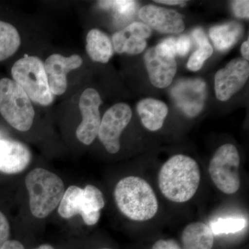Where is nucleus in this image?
I'll return each mask as SVG.
<instances>
[{
	"label": "nucleus",
	"mask_w": 249,
	"mask_h": 249,
	"mask_svg": "<svg viewBox=\"0 0 249 249\" xmlns=\"http://www.w3.org/2000/svg\"><path fill=\"white\" fill-rule=\"evenodd\" d=\"M160 191L175 203H184L194 196L201 181L196 160L186 155L173 156L162 165L158 177Z\"/></svg>",
	"instance_id": "obj_1"
},
{
	"label": "nucleus",
	"mask_w": 249,
	"mask_h": 249,
	"mask_svg": "<svg viewBox=\"0 0 249 249\" xmlns=\"http://www.w3.org/2000/svg\"><path fill=\"white\" fill-rule=\"evenodd\" d=\"M118 209L136 222L152 219L158 212L159 203L151 186L143 178L129 176L117 183L114 192Z\"/></svg>",
	"instance_id": "obj_2"
},
{
	"label": "nucleus",
	"mask_w": 249,
	"mask_h": 249,
	"mask_svg": "<svg viewBox=\"0 0 249 249\" xmlns=\"http://www.w3.org/2000/svg\"><path fill=\"white\" fill-rule=\"evenodd\" d=\"M29 206L34 217L42 219L60 204L65 193V185L55 173L43 168L31 170L25 178Z\"/></svg>",
	"instance_id": "obj_3"
},
{
	"label": "nucleus",
	"mask_w": 249,
	"mask_h": 249,
	"mask_svg": "<svg viewBox=\"0 0 249 249\" xmlns=\"http://www.w3.org/2000/svg\"><path fill=\"white\" fill-rule=\"evenodd\" d=\"M105 204L102 192L97 187L88 185L83 189L71 186L64 193L59 204L58 213L64 219L80 214L87 225L93 226L99 221Z\"/></svg>",
	"instance_id": "obj_4"
},
{
	"label": "nucleus",
	"mask_w": 249,
	"mask_h": 249,
	"mask_svg": "<svg viewBox=\"0 0 249 249\" xmlns=\"http://www.w3.org/2000/svg\"><path fill=\"white\" fill-rule=\"evenodd\" d=\"M0 114L15 129L29 130L34 123L35 111L25 91L14 80H0Z\"/></svg>",
	"instance_id": "obj_5"
},
{
	"label": "nucleus",
	"mask_w": 249,
	"mask_h": 249,
	"mask_svg": "<svg viewBox=\"0 0 249 249\" xmlns=\"http://www.w3.org/2000/svg\"><path fill=\"white\" fill-rule=\"evenodd\" d=\"M11 74L29 99L47 106L52 104L53 95L51 92L45 64L36 56H25L15 62Z\"/></svg>",
	"instance_id": "obj_6"
},
{
	"label": "nucleus",
	"mask_w": 249,
	"mask_h": 249,
	"mask_svg": "<svg viewBox=\"0 0 249 249\" xmlns=\"http://www.w3.org/2000/svg\"><path fill=\"white\" fill-rule=\"evenodd\" d=\"M240 157L235 145L225 144L214 152L209 165L210 176L219 191L227 195L235 194L240 189L239 168Z\"/></svg>",
	"instance_id": "obj_7"
},
{
	"label": "nucleus",
	"mask_w": 249,
	"mask_h": 249,
	"mask_svg": "<svg viewBox=\"0 0 249 249\" xmlns=\"http://www.w3.org/2000/svg\"><path fill=\"white\" fill-rule=\"evenodd\" d=\"M132 109L125 103H118L109 108L103 116L98 137L109 153L120 150V137L132 119Z\"/></svg>",
	"instance_id": "obj_8"
},
{
	"label": "nucleus",
	"mask_w": 249,
	"mask_h": 249,
	"mask_svg": "<svg viewBox=\"0 0 249 249\" xmlns=\"http://www.w3.org/2000/svg\"><path fill=\"white\" fill-rule=\"evenodd\" d=\"M102 103L98 91L92 88L85 89L80 96L79 108L83 120L76 129V137L85 145L92 143L101 125L99 107Z\"/></svg>",
	"instance_id": "obj_9"
},
{
	"label": "nucleus",
	"mask_w": 249,
	"mask_h": 249,
	"mask_svg": "<svg viewBox=\"0 0 249 249\" xmlns=\"http://www.w3.org/2000/svg\"><path fill=\"white\" fill-rule=\"evenodd\" d=\"M249 76L247 60L236 58L219 70L214 76V89L217 99L227 101L243 88Z\"/></svg>",
	"instance_id": "obj_10"
},
{
	"label": "nucleus",
	"mask_w": 249,
	"mask_h": 249,
	"mask_svg": "<svg viewBox=\"0 0 249 249\" xmlns=\"http://www.w3.org/2000/svg\"><path fill=\"white\" fill-rule=\"evenodd\" d=\"M175 103L189 117L201 112L206 96V84L199 79L179 81L172 89Z\"/></svg>",
	"instance_id": "obj_11"
},
{
	"label": "nucleus",
	"mask_w": 249,
	"mask_h": 249,
	"mask_svg": "<svg viewBox=\"0 0 249 249\" xmlns=\"http://www.w3.org/2000/svg\"><path fill=\"white\" fill-rule=\"evenodd\" d=\"M83 60L74 54L65 57L60 54H52L46 60L45 68L51 92L53 95H62L67 87V73L81 66Z\"/></svg>",
	"instance_id": "obj_12"
},
{
	"label": "nucleus",
	"mask_w": 249,
	"mask_h": 249,
	"mask_svg": "<svg viewBox=\"0 0 249 249\" xmlns=\"http://www.w3.org/2000/svg\"><path fill=\"white\" fill-rule=\"evenodd\" d=\"M139 18L149 27L164 34H180L185 29L182 16L174 10L146 5L139 11Z\"/></svg>",
	"instance_id": "obj_13"
},
{
	"label": "nucleus",
	"mask_w": 249,
	"mask_h": 249,
	"mask_svg": "<svg viewBox=\"0 0 249 249\" xmlns=\"http://www.w3.org/2000/svg\"><path fill=\"white\" fill-rule=\"evenodd\" d=\"M31 154L27 145L0 137V172L9 175L22 173L29 166Z\"/></svg>",
	"instance_id": "obj_14"
},
{
	"label": "nucleus",
	"mask_w": 249,
	"mask_h": 249,
	"mask_svg": "<svg viewBox=\"0 0 249 249\" xmlns=\"http://www.w3.org/2000/svg\"><path fill=\"white\" fill-rule=\"evenodd\" d=\"M151 34V29L144 23H132L113 36V48L119 53H141L145 50L146 39Z\"/></svg>",
	"instance_id": "obj_15"
},
{
	"label": "nucleus",
	"mask_w": 249,
	"mask_h": 249,
	"mask_svg": "<svg viewBox=\"0 0 249 249\" xmlns=\"http://www.w3.org/2000/svg\"><path fill=\"white\" fill-rule=\"evenodd\" d=\"M144 59L152 84L158 88L170 86L178 69L175 58L160 55L152 47L147 51Z\"/></svg>",
	"instance_id": "obj_16"
},
{
	"label": "nucleus",
	"mask_w": 249,
	"mask_h": 249,
	"mask_svg": "<svg viewBox=\"0 0 249 249\" xmlns=\"http://www.w3.org/2000/svg\"><path fill=\"white\" fill-rule=\"evenodd\" d=\"M137 109L144 127L152 132L161 128L168 113L164 103L151 98L141 101Z\"/></svg>",
	"instance_id": "obj_17"
},
{
	"label": "nucleus",
	"mask_w": 249,
	"mask_h": 249,
	"mask_svg": "<svg viewBox=\"0 0 249 249\" xmlns=\"http://www.w3.org/2000/svg\"><path fill=\"white\" fill-rule=\"evenodd\" d=\"M214 234L204 223L196 222L188 224L181 235V249H212Z\"/></svg>",
	"instance_id": "obj_18"
},
{
	"label": "nucleus",
	"mask_w": 249,
	"mask_h": 249,
	"mask_svg": "<svg viewBox=\"0 0 249 249\" xmlns=\"http://www.w3.org/2000/svg\"><path fill=\"white\" fill-rule=\"evenodd\" d=\"M86 51L91 60L107 63L114 53L109 37L98 29H91L87 36Z\"/></svg>",
	"instance_id": "obj_19"
},
{
	"label": "nucleus",
	"mask_w": 249,
	"mask_h": 249,
	"mask_svg": "<svg viewBox=\"0 0 249 249\" xmlns=\"http://www.w3.org/2000/svg\"><path fill=\"white\" fill-rule=\"evenodd\" d=\"M242 34V27L237 22H230L211 28L209 34L214 47L226 51L232 47Z\"/></svg>",
	"instance_id": "obj_20"
},
{
	"label": "nucleus",
	"mask_w": 249,
	"mask_h": 249,
	"mask_svg": "<svg viewBox=\"0 0 249 249\" xmlns=\"http://www.w3.org/2000/svg\"><path fill=\"white\" fill-rule=\"evenodd\" d=\"M20 44V36L14 26L0 20V61L14 55Z\"/></svg>",
	"instance_id": "obj_21"
},
{
	"label": "nucleus",
	"mask_w": 249,
	"mask_h": 249,
	"mask_svg": "<svg viewBox=\"0 0 249 249\" xmlns=\"http://www.w3.org/2000/svg\"><path fill=\"white\" fill-rule=\"evenodd\" d=\"M247 226V222L242 218H220L211 223V228L213 233L220 234L235 233L243 230Z\"/></svg>",
	"instance_id": "obj_22"
},
{
	"label": "nucleus",
	"mask_w": 249,
	"mask_h": 249,
	"mask_svg": "<svg viewBox=\"0 0 249 249\" xmlns=\"http://www.w3.org/2000/svg\"><path fill=\"white\" fill-rule=\"evenodd\" d=\"M213 52L212 46L209 42L199 45L196 51L192 54L187 64V67L191 71H198L202 67L204 62L212 55Z\"/></svg>",
	"instance_id": "obj_23"
},
{
	"label": "nucleus",
	"mask_w": 249,
	"mask_h": 249,
	"mask_svg": "<svg viewBox=\"0 0 249 249\" xmlns=\"http://www.w3.org/2000/svg\"><path fill=\"white\" fill-rule=\"evenodd\" d=\"M100 6L104 9H112L121 17L127 18L135 11L136 1H101Z\"/></svg>",
	"instance_id": "obj_24"
},
{
	"label": "nucleus",
	"mask_w": 249,
	"mask_h": 249,
	"mask_svg": "<svg viewBox=\"0 0 249 249\" xmlns=\"http://www.w3.org/2000/svg\"><path fill=\"white\" fill-rule=\"evenodd\" d=\"M176 42V39L174 37H168L159 44L155 47L156 50L160 55L175 58L177 55Z\"/></svg>",
	"instance_id": "obj_25"
},
{
	"label": "nucleus",
	"mask_w": 249,
	"mask_h": 249,
	"mask_svg": "<svg viewBox=\"0 0 249 249\" xmlns=\"http://www.w3.org/2000/svg\"><path fill=\"white\" fill-rule=\"evenodd\" d=\"M10 224L7 218L0 211V249L9 240Z\"/></svg>",
	"instance_id": "obj_26"
},
{
	"label": "nucleus",
	"mask_w": 249,
	"mask_h": 249,
	"mask_svg": "<svg viewBox=\"0 0 249 249\" xmlns=\"http://www.w3.org/2000/svg\"><path fill=\"white\" fill-rule=\"evenodd\" d=\"M249 1L247 0L234 1L232 3V10L237 17L247 18L249 17Z\"/></svg>",
	"instance_id": "obj_27"
},
{
	"label": "nucleus",
	"mask_w": 249,
	"mask_h": 249,
	"mask_svg": "<svg viewBox=\"0 0 249 249\" xmlns=\"http://www.w3.org/2000/svg\"><path fill=\"white\" fill-rule=\"evenodd\" d=\"M191 38L188 36H181L176 42L177 54L184 56L191 48Z\"/></svg>",
	"instance_id": "obj_28"
},
{
	"label": "nucleus",
	"mask_w": 249,
	"mask_h": 249,
	"mask_svg": "<svg viewBox=\"0 0 249 249\" xmlns=\"http://www.w3.org/2000/svg\"><path fill=\"white\" fill-rule=\"evenodd\" d=\"M152 249H181L176 240H160L157 241L155 245L152 246Z\"/></svg>",
	"instance_id": "obj_29"
},
{
	"label": "nucleus",
	"mask_w": 249,
	"mask_h": 249,
	"mask_svg": "<svg viewBox=\"0 0 249 249\" xmlns=\"http://www.w3.org/2000/svg\"><path fill=\"white\" fill-rule=\"evenodd\" d=\"M192 36H193V38H194L198 46L204 45V44L209 42L204 31L200 29V28L195 29L193 33H192Z\"/></svg>",
	"instance_id": "obj_30"
},
{
	"label": "nucleus",
	"mask_w": 249,
	"mask_h": 249,
	"mask_svg": "<svg viewBox=\"0 0 249 249\" xmlns=\"http://www.w3.org/2000/svg\"><path fill=\"white\" fill-rule=\"evenodd\" d=\"M0 249H25L24 245L18 240H8Z\"/></svg>",
	"instance_id": "obj_31"
},
{
	"label": "nucleus",
	"mask_w": 249,
	"mask_h": 249,
	"mask_svg": "<svg viewBox=\"0 0 249 249\" xmlns=\"http://www.w3.org/2000/svg\"><path fill=\"white\" fill-rule=\"evenodd\" d=\"M241 52H242V56L244 57L245 60L248 61L249 59V40L245 41L242 44V47H241Z\"/></svg>",
	"instance_id": "obj_32"
},
{
	"label": "nucleus",
	"mask_w": 249,
	"mask_h": 249,
	"mask_svg": "<svg viewBox=\"0 0 249 249\" xmlns=\"http://www.w3.org/2000/svg\"><path fill=\"white\" fill-rule=\"evenodd\" d=\"M155 1L157 3L168 5H178L185 3V1H180V0H156Z\"/></svg>",
	"instance_id": "obj_33"
},
{
	"label": "nucleus",
	"mask_w": 249,
	"mask_h": 249,
	"mask_svg": "<svg viewBox=\"0 0 249 249\" xmlns=\"http://www.w3.org/2000/svg\"><path fill=\"white\" fill-rule=\"evenodd\" d=\"M34 249H55L53 247H52V245H47V244H45V245H42L39 246L38 247Z\"/></svg>",
	"instance_id": "obj_34"
},
{
	"label": "nucleus",
	"mask_w": 249,
	"mask_h": 249,
	"mask_svg": "<svg viewBox=\"0 0 249 249\" xmlns=\"http://www.w3.org/2000/svg\"><path fill=\"white\" fill-rule=\"evenodd\" d=\"M111 249L103 248V249Z\"/></svg>",
	"instance_id": "obj_35"
}]
</instances>
